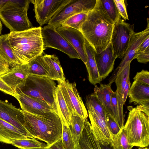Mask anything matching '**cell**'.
<instances>
[{"instance_id":"cell-25","label":"cell","mask_w":149,"mask_h":149,"mask_svg":"<svg viewBox=\"0 0 149 149\" xmlns=\"http://www.w3.org/2000/svg\"><path fill=\"white\" fill-rule=\"evenodd\" d=\"M127 96L130 103L140 105L143 102L149 100V86L134 81L130 87Z\"/></svg>"},{"instance_id":"cell-7","label":"cell","mask_w":149,"mask_h":149,"mask_svg":"<svg viewBox=\"0 0 149 149\" xmlns=\"http://www.w3.org/2000/svg\"><path fill=\"white\" fill-rule=\"evenodd\" d=\"M134 25H130L121 19L114 24L110 43L115 57L121 60L124 57L134 32Z\"/></svg>"},{"instance_id":"cell-41","label":"cell","mask_w":149,"mask_h":149,"mask_svg":"<svg viewBox=\"0 0 149 149\" xmlns=\"http://www.w3.org/2000/svg\"><path fill=\"white\" fill-rule=\"evenodd\" d=\"M0 90L15 98L16 94L0 77Z\"/></svg>"},{"instance_id":"cell-3","label":"cell","mask_w":149,"mask_h":149,"mask_svg":"<svg viewBox=\"0 0 149 149\" xmlns=\"http://www.w3.org/2000/svg\"><path fill=\"white\" fill-rule=\"evenodd\" d=\"M40 26L20 32L8 33L9 43L20 64H27L32 59L43 53Z\"/></svg>"},{"instance_id":"cell-19","label":"cell","mask_w":149,"mask_h":149,"mask_svg":"<svg viewBox=\"0 0 149 149\" xmlns=\"http://www.w3.org/2000/svg\"><path fill=\"white\" fill-rule=\"evenodd\" d=\"M85 46L87 56L86 65L90 83L94 85L100 83L103 79L99 74L95 58V51L91 45L85 39Z\"/></svg>"},{"instance_id":"cell-11","label":"cell","mask_w":149,"mask_h":149,"mask_svg":"<svg viewBox=\"0 0 149 149\" xmlns=\"http://www.w3.org/2000/svg\"><path fill=\"white\" fill-rule=\"evenodd\" d=\"M97 0H72L49 20L47 25L56 27L68 17L77 13H88L95 7Z\"/></svg>"},{"instance_id":"cell-34","label":"cell","mask_w":149,"mask_h":149,"mask_svg":"<svg viewBox=\"0 0 149 149\" xmlns=\"http://www.w3.org/2000/svg\"><path fill=\"white\" fill-rule=\"evenodd\" d=\"M105 12L114 24L121 18L114 0H101Z\"/></svg>"},{"instance_id":"cell-14","label":"cell","mask_w":149,"mask_h":149,"mask_svg":"<svg viewBox=\"0 0 149 149\" xmlns=\"http://www.w3.org/2000/svg\"><path fill=\"white\" fill-rule=\"evenodd\" d=\"M56 30L63 37L74 49L80 59L85 64L87 56L85 49V39L79 30L60 25L55 27Z\"/></svg>"},{"instance_id":"cell-5","label":"cell","mask_w":149,"mask_h":149,"mask_svg":"<svg viewBox=\"0 0 149 149\" xmlns=\"http://www.w3.org/2000/svg\"><path fill=\"white\" fill-rule=\"evenodd\" d=\"M30 0H9L0 9V19L10 32H20L33 27L27 15Z\"/></svg>"},{"instance_id":"cell-12","label":"cell","mask_w":149,"mask_h":149,"mask_svg":"<svg viewBox=\"0 0 149 149\" xmlns=\"http://www.w3.org/2000/svg\"><path fill=\"white\" fill-rule=\"evenodd\" d=\"M149 24L147 23L146 28L143 31L138 33L133 32L127 51L119 65L109 78V83L112 84L115 82L117 75L134 59L139 47L145 39L149 36Z\"/></svg>"},{"instance_id":"cell-31","label":"cell","mask_w":149,"mask_h":149,"mask_svg":"<svg viewBox=\"0 0 149 149\" xmlns=\"http://www.w3.org/2000/svg\"><path fill=\"white\" fill-rule=\"evenodd\" d=\"M11 145L20 149H45L47 146L44 143L29 138L14 140Z\"/></svg>"},{"instance_id":"cell-47","label":"cell","mask_w":149,"mask_h":149,"mask_svg":"<svg viewBox=\"0 0 149 149\" xmlns=\"http://www.w3.org/2000/svg\"><path fill=\"white\" fill-rule=\"evenodd\" d=\"M7 0H0V9L2 7L3 5L8 1Z\"/></svg>"},{"instance_id":"cell-43","label":"cell","mask_w":149,"mask_h":149,"mask_svg":"<svg viewBox=\"0 0 149 149\" xmlns=\"http://www.w3.org/2000/svg\"><path fill=\"white\" fill-rule=\"evenodd\" d=\"M45 149H65L63 146L61 138L52 144L47 146Z\"/></svg>"},{"instance_id":"cell-21","label":"cell","mask_w":149,"mask_h":149,"mask_svg":"<svg viewBox=\"0 0 149 149\" xmlns=\"http://www.w3.org/2000/svg\"><path fill=\"white\" fill-rule=\"evenodd\" d=\"M28 138L17 128L0 118V142L11 144L12 141Z\"/></svg>"},{"instance_id":"cell-4","label":"cell","mask_w":149,"mask_h":149,"mask_svg":"<svg viewBox=\"0 0 149 149\" xmlns=\"http://www.w3.org/2000/svg\"><path fill=\"white\" fill-rule=\"evenodd\" d=\"M127 118L123 127L128 143L132 146L145 147L149 144V116L141 106H129Z\"/></svg>"},{"instance_id":"cell-2","label":"cell","mask_w":149,"mask_h":149,"mask_svg":"<svg viewBox=\"0 0 149 149\" xmlns=\"http://www.w3.org/2000/svg\"><path fill=\"white\" fill-rule=\"evenodd\" d=\"M22 111L24 126L34 139L44 141L49 146L61 138L62 123L56 112L35 115Z\"/></svg>"},{"instance_id":"cell-26","label":"cell","mask_w":149,"mask_h":149,"mask_svg":"<svg viewBox=\"0 0 149 149\" xmlns=\"http://www.w3.org/2000/svg\"><path fill=\"white\" fill-rule=\"evenodd\" d=\"M8 33L0 36V55L12 68L20 64L9 43Z\"/></svg>"},{"instance_id":"cell-45","label":"cell","mask_w":149,"mask_h":149,"mask_svg":"<svg viewBox=\"0 0 149 149\" xmlns=\"http://www.w3.org/2000/svg\"><path fill=\"white\" fill-rule=\"evenodd\" d=\"M131 85L130 78H129L127 81L125 86L124 88L123 93L122 96V98L124 103L126 101L128 94Z\"/></svg>"},{"instance_id":"cell-16","label":"cell","mask_w":149,"mask_h":149,"mask_svg":"<svg viewBox=\"0 0 149 149\" xmlns=\"http://www.w3.org/2000/svg\"><path fill=\"white\" fill-rule=\"evenodd\" d=\"M29 75L27 64H19L13 67L8 72L0 76V77L16 93L18 90L25 86Z\"/></svg>"},{"instance_id":"cell-27","label":"cell","mask_w":149,"mask_h":149,"mask_svg":"<svg viewBox=\"0 0 149 149\" xmlns=\"http://www.w3.org/2000/svg\"><path fill=\"white\" fill-rule=\"evenodd\" d=\"M43 53L31 60L27 64L29 75L48 77V69L43 58Z\"/></svg>"},{"instance_id":"cell-35","label":"cell","mask_w":149,"mask_h":149,"mask_svg":"<svg viewBox=\"0 0 149 149\" xmlns=\"http://www.w3.org/2000/svg\"><path fill=\"white\" fill-rule=\"evenodd\" d=\"M130 63H129L117 75L115 81L116 86V91L122 98L124 88L128 79L130 78Z\"/></svg>"},{"instance_id":"cell-8","label":"cell","mask_w":149,"mask_h":149,"mask_svg":"<svg viewBox=\"0 0 149 149\" xmlns=\"http://www.w3.org/2000/svg\"><path fill=\"white\" fill-rule=\"evenodd\" d=\"M41 36L44 48H52L67 54L71 58L80 59L75 50L56 30L55 27L47 25L41 27Z\"/></svg>"},{"instance_id":"cell-36","label":"cell","mask_w":149,"mask_h":149,"mask_svg":"<svg viewBox=\"0 0 149 149\" xmlns=\"http://www.w3.org/2000/svg\"><path fill=\"white\" fill-rule=\"evenodd\" d=\"M62 143L65 149H75V146L70 127L62 123Z\"/></svg>"},{"instance_id":"cell-42","label":"cell","mask_w":149,"mask_h":149,"mask_svg":"<svg viewBox=\"0 0 149 149\" xmlns=\"http://www.w3.org/2000/svg\"><path fill=\"white\" fill-rule=\"evenodd\" d=\"M10 70L8 63L0 55V76L7 73Z\"/></svg>"},{"instance_id":"cell-6","label":"cell","mask_w":149,"mask_h":149,"mask_svg":"<svg viewBox=\"0 0 149 149\" xmlns=\"http://www.w3.org/2000/svg\"><path fill=\"white\" fill-rule=\"evenodd\" d=\"M56 86L54 80L47 77L29 74L25 86L18 90L29 97L45 102L56 110L53 95Z\"/></svg>"},{"instance_id":"cell-28","label":"cell","mask_w":149,"mask_h":149,"mask_svg":"<svg viewBox=\"0 0 149 149\" xmlns=\"http://www.w3.org/2000/svg\"><path fill=\"white\" fill-rule=\"evenodd\" d=\"M123 102L122 96L116 91L112 92L111 104L114 117L120 129L124 125L125 115L123 112Z\"/></svg>"},{"instance_id":"cell-29","label":"cell","mask_w":149,"mask_h":149,"mask_svg":"<svg viewBox=\"0 0 149 149\" xmlns=\"http://www.w3.org/2000/svg\"><path fill=\"white\" fill-rule=\"evenodd\" d=\"M85 119L76 113L73 112L71 119V125L70 127L75 147L78 144L85 126Z\"/></svg>"},{"instance_id":"cell-15","label":"cell","mask_w":149,"mask_h":149,"mask_svg":"<svg viewBox=\"0 0 149 149\" xmlns=\"http://www.w3.org/2000/svg\"><path fill=\"white\" fill-rule=\"evenodd\" d=\"M16 93L15 98L23 111L35 115L42 114L52 111L57 113L54 107L42 101L29 97L19 90Z\"/></svg>"},{"instance_id":"cell-40","label":"cell","mask_w":149,"mask_h":149,"mask_svg":"<svg viewBox=\"0 0 149 149\" xmlns=\"http://www.w3.org/2000/svg\"><path fill=\"white\" fill-rule=\"evenodd\" d=\"M139 62L147 63L149 61V47L143 52H137L134 58Z\"/></svg>"},{"instance_id":"cell-48","label":"cell","mask_w":149,"mask_h":149,"mask_svg":"<svg viewBox=\"0 0 149 149\" xmlns=\"http://www.w3.org/2000/svg\"><path fill=\"white\" fill-rule=\"evenodd\" d=\"M2 29V24L0 20V36L1 35Z\"/></svg>"},{"instance_id":"cell-30","label":"cell","mask_w":149,"mask_h":149,"mask_svg":"<svg viewBox=\"0 0 149 149\" xmlns=\"http://www.w3.org/2000/svg\"><path fill=\"white\" fill-rule=\"evenodd\" d=\"M86 105L88 111L94 112L106 121L107 112L102 103L93 93L86 97Z\"/></svg>"},{"instance_id":"cell-23","label":"cell","mask_w":149,"mask_h":149,"mask_svg":"<svg viewBox=\"0 0 149 149\" xmlns=\"http://www.w3.org/2000/svg\"><path fill=\"white\" fill-rule=\"evenodd\" d=\"M75 149H102L92 132L90 123L87 118L85 119L82 134Z\"/></svg>"},{"instance_id":"cell-9","label":"cell","mask_w":149,"mask_h":149,"mask_svg":"<svg viewBox=\"0 0 149 149\" xmlns=\"http://www.w3.org/2000/svg\"><path fill=\"white\" fill-rule=\"evenodd\" d=\"M72 0H30L34 6L35 17L40 26L51 19Z\"/></svg>"},{"instance_id":"cell-37","label":"cell","mask_w":149,"mask_h":149,"mask_svg":"<svg viewBox=\"0 0 149 149\" xmlns=\"http://www.w3.org/2000/svg\"><path fill=\"white\" fill-rule=\"evenodd\" d=\"M106 123L109 131L112 135L118 133L120 128L115 118L107 113L106 116Z\"/></svg>"},{"instance_id":"cell-13","label":"cell","mask_w":149,"mask_h":149,"mask_svg":"<svg viewBox=\"0 0 149 149\" xmlns=\"http://www.w3.org/2000/svg\"><path fill=\"white\" fill-rule=\"evenodd\" d=\"M0 118L12 125L28 138H33L24 126V116L22 110L7 101L0 100Z\"/></svg>"},{"instance_id":"cell-24","label":"cell","mask_w":149,"mask_h":149,"mask_svg":"<svg viewBox=\"0 0 149 149\" xmlns=\"http://www.w3.org/2000/svg\"><path fill=\"white\" fill-rule=\"evenodd\" d=\"M112 84H100L99 87L95 85L94 93L104 107L107 112L114 117L111 104V95L113 91L111 88Z\"/></svg>"},{"instance_id":"cell-38","label":"cell","mask_w":149,"mask_h":149,"mask_svg":"<svg viewBox=\"0 0 149 149\" xmlns=\"http://www.w3.org/2000/svg\"><path fill=\"white\" fill-rule=\"evenodd\" d=\"M133 79L134 81L149 86V72L147 70H142L141 72L137 73Z\"/></svg>"},{"instance_id":"cell-22","label":"cell","mask_w":149,"mask_h":149,"mask_svg":"<svg viewBox=\"0 0 149 149\" xmlns=\"http://www.w3.org/2000/svg\"><path fill=\"white\" fill-rule=\"evenodd\" d=\"M43 57L48 69V77L58 82L65 81L63 70L58 57L54 54L49 55L44 53Z\"/></svg>"},{"instance_id":"cell-39","label":"cell","mask_w":149,"mask_h":149,"mask_svg":"<svg viewBox=\"0 0 149 149\" xmlns=\"http://www.w3.org/2000/svg\"><path fill=\"white\" fill-rule=\"evenodd\" d=\"M118 12L125 20H129L124 0H114Z\"/></svg>"},{"instance_id":"cell-46","label":"cell","mask_w":149,"mask_h":149,"mask_svg":"<svg viewBox=\"0 0 149 149\" xmlns=\"http://www.w3.org/2000/svg\"><path fill=\"white\" fill-rule=\"evenodd\" d=\"M100 146L102 149H113L109 145L105 146L101 145L100 144Z\"/></svg>"},{"instance_id":"cell-32","label":"cell","mask_w":149,"mask_h":149,"mask_svg":"<svg viewBox=\"0 0 149 149\" xmlns=\"http://www.w3.org/2000/svg\"><path fill=\"white\" fill-rule=\"evenodd\" d=\"M110 145L113 149H132L133 147L129 143L123 127L118 133L113 135Z\"/></svg>"},{"instance_id":"cell-10","label":"cell","mask_w":149,"mask_h":149,"mask_svg":"<svg viewBox=\"0 0 149 149\" xmlns=\"http://www.w3.org/2000/svg\"><path fill=\"white\" fill-rule=\"evenodd\" d=\"M58 84L71 114L74 112L84 119L87 118L88 112L77 90L76 83L65 80L58 82Z\"/></svg>"},{"instance_id":"cell-18","label":"cell","mask_w":149,"mask_h":149,"mask_svg":"<svg viewBox=\"0 0 149 149\" xmlns=\"http://www.w3.org/2000/svg\"><path fill=\"white\" fill-rule=\"evenodd\" d=\"M95 58L100 76L104 79L113 70L116 58L111 43L100 53L97 54L95 52Z\"/></svg>"},{"instance_id":"cell-1","label":"cell","mask_w":149,"mask_h":149,"mask_svg":"<svg viewBox=\"0 0 149 149\" xmlns=\"http://www.w3.org/2000/svg\"><path fill=\"white\" fill-rule=\"evenodd\" d=\"M114 23L101 4L97 0L95 7L88 13L80 31L97 54L105 49L110 43Z\"/></svg>"},{"instance_id":"cell-44","label":"cell","mask_w":149,"mask_h":149,"mask_svg":"<svg viewBox=\"0 0 149 149\" xmlns=\"http://www.w3.org/2000/svg\"><path fill=\"white\" fill-rule=\"evenodd\" d=\"M149 47V36L146 38L139 47L137 52L144 51Z\"/></svg>"},{"instance_id":"cell-17","label":"cell","mask_w":149,"mask_h":149,"mask_svg":"<svg viewBox=\"0 0 149 149\" xmlns=\"http://www.w3.org/2000/svg\"><path fill=\"white\" fill-rule=\"evenodd\" d=\"M92 132L96 139L102 145H109L113 135L109 131L106 121L94 112L88 111Z\"/></svg>"},{"instance_id":"cell-49","label":"cell","mask_w":149,"mask_h":149,"mask_svg":"<svg viewBox=\"0 0 149 149\" xmlns=\"http://www.w3.org/2000/svg\"><path fill=\"white\" fill-rule=\"evenodd\" d=\"M138 149H149V148L148 147H138Z\"/></svg>"},{"instance_id":"cell-33","label":"cell","mask_w":149,"mask_h":149,"mask_svg":"<svg viewBox=\"0 0 149 149\" xmlns=\"http://www.w3.org/2000/svg\"><path fill=\"white\" fill-rule=\"evenodd\" d=\"M88 13L82 12L74 15L64 20L61 25L80 31L81 26L86 20Z\"/></svg>"},{"instance_id":"cell-20","label":"cell","mask_w":149,"mask_h":149,"mask_svg":"<svg viewBox=\"0 0 149 149\" xmlns=\"http://www.w3.org/2000/svg\"><path fill=\"white\" fill-rule=\"evenodd\" d=\"M53 95L57 114L62 123H64L68 127H70L71 125L72 115L69 111L59 84L54 89Z\"/></svg>"}]
</instances>
